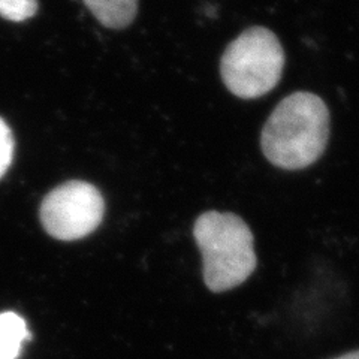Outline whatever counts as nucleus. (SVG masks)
Segmentation results:
<instances>
[{
	"label": "nucleus",
	"mask_w": 359,
	"mask_h": 359,
	"mask_svg": "<svg viewBox=\"0 0 359 359\" xmlns=\"http://www.w3.org/2000/svg\"><path fill=\"white\" fill-rule=\"evenodd\" d=\"M330 138V111L309 92L285 97L268 117L261 135L266 159L282 170H304L316 162Z\"/></svg>",
	"instance_id": "nucleus-1"
},
{
	"label": "nucleus",
	"mask_w": 359,
	"mask_h": 359,
	"mask_svg": "<svg viewBox=\"0 0 359 359\" xmlns=\"http://www.w3.org/2000/svg\"><path fill=\"white\" fill-rule=\"evenodd\" d=\"M30 335L27 323L20 314L0 313V359H18L22 344L32 339Z\"/></svg>",
	"instance_id": "nucleus-5"
},
{
	"label": "nucleus",
	"mask_w": 359,
	"mask_h": 359,
	"mask_svg": "<svg viewBox=\"0 0 359 359\" xmlns=\"http://www.w3.org/2000/svg\"><path fill=\"white\" fill-rule=\"evenodd\" d=\"M105 202L99 190L90 183L66 182L43 198L41 222L51 237L74 241L96 231L104 219Z\"/></svg>",
	"instance_id": "nucleus-4"
},
{
	"label": "nucleus",
	"mask_w": 359,
	"mask_h": 359,
	"mask_svg": "<svg viewBox=\"0 0 359 359\" xmlns=\"http://www.w3.org/2000/svg\"><path fill=\"white\" fill-rule=\"evenodd\" d=\"M14 156V138L13 132L6 123L0 118V178L5 175L8 168L13 163Z\"/></svg>",
	"instance_id": "nucleus-8"
},
{
	"label": "nucleus",
	"mask_w": 359,
	"mask_h": 359,
	"mask_svg": "<svg viewBox=\"0 0 359 359\" xmlns=\"http://www.w3.org/2000/svg\"><path fill=\"white\" fill-rule=\"evenodd\" d=\"M334 359H359V351L344 353V355H341V356H339V358H334Z\"/></svg>",
	"instance_id": "nucleus-9"
},
{
	"label": "nucleus",
	"mask_w": 359,
	"mask_h": 359,
	"mask_svg": "<svg viewBox=\"0 0 359 359\" xmlns=\"http://www.w3.org/2000/svg\"><path fill=\"white\" fill-rule=\"evenodd\" d=\"M86 6L105 27L123 29L133 21L138 0H84Z\"/></svg>",
	"instance_id": "nucleus-6"
},
{
	"label": "nucleus",
	"mask_w": 359,
	"mask_h": 359,
	"mask_svg": "<svg viewBox=\"0 0 359 359\" xmlns=\"http://www.w3.org/2000/svg\"><path fill=\"white\" fill-rule=\"evenodd\" d=\"M285 50L265 27H250L224 50L220 62L222 80L241 99H256L277 86L285 69Z\"/></svg>",
	"instance_id": "nucleus-3"
},
{
	"label": "nucleus",
	"mask_w": 359,
	"mask_h": 359,
	"mask_svg": "<svg viewBox=\"0 0 359 359\" xmlns=\"http://www.w3.org/2000/svg\"><path fill=\"white\" fill-rule=\"evenodd\" d=\"M36 0H0V17L9 21H25L36 14Z\"/></svg>",
	"instance_id": "nucleus-7"
},
{
	"label": "nucleus",
	"mask_w": 359,
	"mask_h": 359,
	"mask_svg": "<svg viewBox=\"0 0 359 359\" xmlns=\"http://www.w3.org/2000/svg\"><path fill=\"white\" fill-rule=\"evenodd\" d=\"M194 237L202 255L204 282L211 292L232 290L255 273L253 233L240 216L202 212L194 224Z\"/></svg>",
	"instance_id": "nucleus-2"
}]
</instances>
